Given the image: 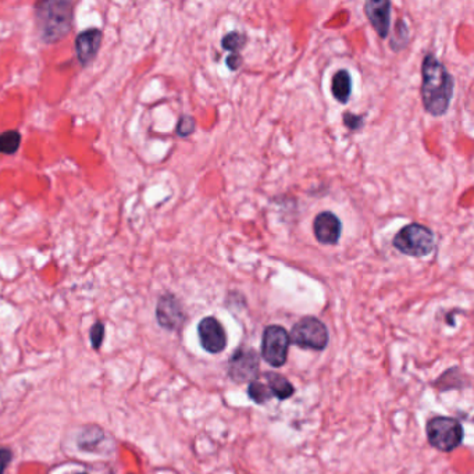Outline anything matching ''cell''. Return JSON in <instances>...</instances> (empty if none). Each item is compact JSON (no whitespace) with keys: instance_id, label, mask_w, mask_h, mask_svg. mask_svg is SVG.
<instances>
[{"instance_id":"6da1fadb","label":"cell","mask_w":474,"mask_h":474,"mask_svg":"<svg viewBox=\"0 0 474 474\" xmlns=\"http://www.w3.org/2000/svg\"><path fill=\"white\" fill-rule=\"evenodd\" d=\"M421 76V100L425 112L435 117L445 114L453 96V77L432 53L424 58Z\"/></svg>"},{"instance_id":"7a4b0ae2","label":"cell","mask_w":474,"mask_h":474,"mask_svg":"<svg viewBox=\"0 0 474 474\" xmlns=\"http://www.w3.org/2000/svg\"><path fill=\"white\" fill-rule=\"evenodd\" d=\"M74 3L53 0V2H41L35 6V20L45 44H55L62 41L73 27Z\"/></svg>"},{"instance_id":"3957f363","label":"cell","mask_w":474,"mask_h":474,"mask_svg":"<svg viewBox=\"0 0 474 474\" xmlns=\"http://www.w3.org/2000/svg\"><path fill=\"white\" fill-rule=\"evenodd\" d=\"M392 244L403 255L424 258L434 251V234L428 227L412 222L395 235Z\"/></svg>"},{"instance_id":"277c9868","label":"cell","mask_w":474,"mask_h":474,"mask_svg":"<svg viewBox=\"0 0 474 474\" xmlns=\"http://www.w3.org/2000/svg\"><path fill=\"white\" fill-rule=\"evenodd\" d=\"M427 439L441 452H452L463 441V427L459 420L446 416H435L427 421Z\"/></svg>"},{"instance_id":"5b68a950","label":"cell","mask_w":474,"mask_h":474,"mask_svg":"<svg viewBox=\"0 0 474 474\" xmlns=\"http://www.w3.org/2000/svg\"><path fill=\"white\" fill-rule=\"evenodd\" d=\"M290 341L299 348L323 351L328 345V331L322 320L308 316L292 327Z\"/></svg>"},{"instance_id":"8992f818","label":"cell","mask_w":474,"mask_h":474,"mask_svg":"<svg viewBox=\"0 0 474 474\" xmlns=\"http://www.w3.org/2000/svg\"><path fill=\"white\" fill-rule=\"evenodd\" d=\"M290 334L281 326H267L262 338V358L273 367H281L288 359Z\"/></svg>"},{"instance_id":"52a82bcc","label":"cell","mask_w":474,"mask_h":474,"mask_svg":"<svg viewBox=\"0 0 474 474\" xmlns=\"http://www.w3.org/2000/svg\"><path fill=\"white\" fill-rule=\"evenodd\" d=\"M259 355L255 349L238 348L228 360V376L235 383H252L259 377Z\"/></svg>"},{"instance_id":"ba28073f","label":"cell","mask_w":474,"mask_h":474,"mask_svg":"<svg viewBox=\"0 0 474 474\" xmlns=\"http://www.w3.org/2000/svg\"><path fill=\"white\" fill-rule=\"evenodd\" d=\"M198 335L202 348L209 353H220L227 346V335L221 323L209 316L198 324Z\"/></svg>"},{"instance_id":"9c48e42d","label":"cell","mask_w":474,"mask_h":474,"mask_svg":"<svg viewBox=\"0 0 474 474\" xmlns=\"http://www.w3.org/2000/svg\"><path fill=\"white\" fill-rule=\"evenodd\" d=\"M156 319L163 328L170 331L178 330L182 326L185 315L179 301L173 294H164L159 298L156 306Z\"/></svg>"},{"instance_id":"30bf717a","label":"cell","mask_w":474,"mask_h":474,"mask_svg":"<svg viewBox=\"0 0 474 474\" xmlns=\"http://www.w3.org/2000/svg\"><path fill=\"white\" fill-rule=\"evenodd\" d=\"M316 240L323 245L338 244L342 232V222L331 211H323L316 216L313 222Z\"/></svg>"},{"instance_id":"8fae6325","label":"cell","mask_w":474,"mask_h":474,"mask_svg":"<svg viewBox=\"0 0 474 474\" xmlns=\"http://www.w3.org/2000/svg\"><path fill=\"white\" fill-rule=\"evenodd\" d=\"M103 40V33L99 28H88L76 38V55L82 66L89 64L98 55Z\"/></svg>"},{"instance_id":"7c38bea8","label":"cell","mask_w":474,"mask_h":474,"mask_svg":"<svg viewBox=\"0 0 474 474\" xmlns=\"http://www.w3.org/2000/svg\"><path fill=\"white\" fill-rule=\"evenodd\" d=\"M365 12L380 38H387L391 24V3L385 0H369L365 5Z\"/></svg>"},{"instance_id":"4fadbf2b","label":"cell","mask_w":474,"mask_h":474,"mask_svg":"<svg viewBox=\"0 0 474 474\" xmlns=\"http://www.w3.org/2000/svg\"><path fill=\"white\" fill-rule=\"evenodd\" d=\"M331 94L337 102L346 105L352 94V78L346 70H340L334 74L331 82Z\"/></svg>"},{"instance_id":"5bb4252c","label":"cell","mask_w":474,"mask_h":474,"mask_svg":"<svg viewBox=\"0 0 474 474\" xmlns=\"http://www.w3.org/2000/svg\"><path fill=\"white\" fill-rule=\"evenodd\" d=\"M265 380H266V384L270 388L273 396L279 398L280 401H286L294 395L295 388L284 376H281L279 373L267 371L265 374Z\"/></svg>"},{"instance_id":"9a60e30c","label":"cell","mask_w":474,"mask_h":474,"mask_svg":"<svg viewBox=\"0 0 474 474\" xmlns=\"http://www.w3.org/2000/svg\"><path fill=\"white\" fill-rule=\"evenodd\" d=\"M21 134L17 130H8L0 132V155L13 156L21 146Z\"/></svg>"},{"instance_id":"2e32d148","label":"cell","mask_w":474,"mask_h":474,"mask_svg":"<svg viewBox=\"0 0 474 474\" xmlns=\"http://www.w3.org/2000/svg\"><path fill=\"white\" fill-rule=\"evenodd\" d=\"M245 44H247V35L238 31H232L227 34L221 41L222 49L229 51L231 55H238V52L244 49Z\"/></svg>"},{"instance_id":"e0dca14e","label":"cell","mask_w":474,"mask_h":474,"mask_svg":"<svg viewBox=\"0 0 474 474\" xmlns=\"http://www.w3.org/2000/svg\"><path fill=\"white\" fill-rule=\"evenodd\" d=\"M248 395L249 398L262 405V403H266L270 398H273V394L270 391V388L267 387V384H263L262 381L259 380H255L252 383H249V387H248Z\"/></svg>"},{"instance_id":"ac0fdd59","label":"cell","mask_w":474,"mask_h":474,"mask_svg":"<svg viewBox=\"0 0 474 474\" xmlns=\"http://www.w3.org/2000/svg\"><path fill=\"white\" fill-rule=\"evenodd\" d=\"M196 130V123L193 120V117L191 116H182L178 123H177V128H175V132L178 137L181 138H185V137H189L195 132Z\"/></svg>"},{"instance_id":"d6986e66","label":"cell","mask_w":474,"mask_h":474,"mask_svg":"<svg viewBox=\"0 0 474 474\" xmlns=\"http://www.w3.org/2000/svg\"><path fill=\"white\" fill-rule=\"evenodd\" d=\"M89 337H91V342H92L94 349H99L102 342H103V338H105V324L102 322L95 323L91 328Z\"/></svg>"},{"instance_id":"ffe728a7","label":"cell","mask_w":474,"mask_h":474,"mask_svg":"<svg viewBox=\"0 0 474 474\" xmlns=\"http://www.w3.org/2000/svg\"><path fill=\"white\" fill-rule=\"evenodd\" d=\"M344 124H345L349 130L356 131V130H359V128L363 125V117L355 116V114H349V113H345V114H344Z\"/></svg>"},{"instance_id":"44dd1931","label":"cell","mask_w":474,"mask_h":474,"mask_svg":"<svg viewBox=\"0 0 474 474\" xmlns=\"http://www.w3.org/2000/svg\"><path fill=\"white\" fill-rule=\"evenodd\" d=\"M12 460V452L9 449H0V474H5L8 464Z\"/></svg>"},{"instance_id":"7402d4cb","label":"cell","mask_w":474,"mask_h":474,"mask_svg":"<svg viewBox=\"0 0 474 474\" xmlns=\"http://www.w3.org/2000/svg\"><path fill=\"white\" fill-rule=\"evenodd\" d=\"M243 64V58L238 55H229L227 58V67L231 70V71H236Z\"/></svg>"},{"instance_id":"603a6c76","label":"cell","mask_w":474,"mask_h":474,"mask_svg":"<svg viewBox=\"0 0 474 474\" xmlns=\"http://www.w3.org/2000/svg\"><path fill=\"white\" fill-rule=\"evenodd\" d=\"M80 474H87V473H80Z\"/></svg>"}]
</instances>
